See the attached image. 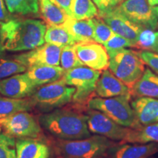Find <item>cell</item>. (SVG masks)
I'll return each mask as SVG.
<instances>
[{
  "label": "cell",
  "mask_w": 158,
  "mask_h": 158,
  "mask_svg": "<svg viewBox=\"0 0 158 158\" xmlns=\"http://www.w3.org/2000/svg\"><path fill=\"white\" fill-rule=\"evenodd\" d=\"M103 45L107 51L126 48H135V45L131 41L115 33Z\"/></svg>",
  "instance_id": "cell-33"
},
{
  "label": "cell",
  "mask_w": 158,
  "mask_h": 158,
  "mask_svg": "<svg viewBox=\"0 0 158 158\" xmlns=\"http://www.w3.org/2000/svg\"><path fill=\"white\" fill-rule=\"evenodd\" d=\"M27 68L21 63L13 59H7L0 57V80L7 78L14 75L23 73Z\"/></svg>",
  "instance_id": "cell-30"
},
{
  "label": "cell",
  "mask_w": 158,
  "mask_h": 158,
  "mask_svg": "<svg viewBox=\"0 0 158 158\" xmlns=\"http://www.w3.org/2000/svg\"><path fill=\"white\" fill-rule=\"evenodd\" d=\"M107 52L109 56V70L131 88L145 70V64L138 52L128 48L108 51Z\"/></svg>",
  "instance_id": "cell-5"
},
{
  "label": "cell",
  "mask_w": 158,
  "mask_h": 158,
  "mask_svg": "<svg viewBox=\"0 0 158 158\" xmlns=\"http://www.w3.org/2000/svg\"><path fill=\"white\" fill-rule=\"evenodd\" d=\"M76 89L65 84L62 78L37 88L31 101L40 111L48 113L62 108L73 100Z\"/></svg>",
  "instance_id": "cell-6"
},
{
  "label": "cell",
  "mask_w": 158,
  "mask_h": 158,
  "mask_svg": "<svg viewBox=\"0 0 158 158\" xmlns=\"http://www.w3.org/2000/svg\"><path fill=\"white\" fill-rule=\"evenodd\" d=\"M156 40V31L152 29H143L140 33L136 43V48L142 50L151 51Z\"/></svg>",
  "instance_id": "cell-32"
},
{
  "label": "cell",
  "mask_w": 158,
  "mask_h": 158,
  "mask_svg": "<svg viewBox=\"0 0 158 158\" xmlns=\"http://www.w3.org/2000/svg\"><path fill=\"white\" fill-rule=\"evenodd\" d=\"M52 2H54L55 5L59 6L64 10L68 16H70V5L72 0H51Z\"/></svg>",
  "instance_id": "cell-36"
},
{
  "label": "cell",
  "mask_w": 158,
  "mask_h": 158,
  "mask_svg": "<svg viewBox=\"0 0 158 158\" xmlns=\"http://www.w3.org/2000/svg\"><path fill=\"white\" fill-rule=\"evenodd\" d=\"M98 16L109 26L115 34L129 40L135 45L136 48L138 36L143 28L132 22L119 13L115 7Z\"/></svg>",
  "instance_id": "cell-13"
},
{
  "label": "cell",
  "mask_w": 158,
  "mask_h": 158,
  "mask_svg": "<svg viewBox=\"0 0 158 158\" xmlns=\"http://www.w3.org/2000/svg\"><path fill=\"white\" fill-rule=\"evenodd\" d=\"M99 11L92 0H72L70 16L76 20L91 19L98 16Z\"/></svg>",
  "instance_id": "cell-25"
},
{
  "label": "cell",
  "mask_w": 158,
  "mask_h": 158,
  "mask_svg": "<svg viewBox=\"0 0 158 158\" xmlns=\"http://www.w3.org/2000/svg\"><path fill=\"white\" fill-rule=\"evenodd\" d=\"M0 158H16L15 138L6 133H0Z\"/></svg>",
  "instance_id": "cell-31"
},
{
  "label": "cell",
  "mask_w": 158,
  "mask_h": 158,
  "mask_svg": "<svg viewBox=\"0 0 158 158\" xmlns=\"http://www.w3.org/2000/svg\"><path fill=\"white\" fill-rule=\"evenodd\" d=\"M33 106L30 99L0 98V119L21 111H29Z\"/></svg>",
  "instance_id": "cell-24"
},
{
  "label": "cell",
  "mask_w": 158,
  "mask_h": 158,
  "mask_svg": "<svg viewBox=\"0 0 158 158\" xmlns=\"http://www.w3.org/2000/svg\"><path fill=\"white\" fill-rule=\"evenodd\" d=\"M45 42L60 47L76 44L73 37L62 25H48L45 34Z\"/></svg>",
  "instance_id": "cell-23"
},
{
  "label": "cell",
  "mask_w": 158,
  "mask_h": 158,
  "mask_svg": "<svg viewBox=\"0 0 158 158\" xmlns=\"http://www.w3.org/2000/svg\"><path fill=\"white\" fill-rule=\"evenodd\" d=\"M115 7L142 28L158 29V6L150 5L148 0H126Z\"/></svg>",
  "instance_id": "cell-8"
},
{
  "label": "cell",
  "mask_w": 158,
  "mask_h": 158,
  "mask_svg": "<svg viewBox=\"0 0 158 158\" xmlns=\"http://www.w3.org/2000/svg\"><path fill=\"white\" fill-rule=\"evenodd\" d=\"M62 26L73 37L76 43L94 40V25L92 19L76 20L68 17Z\"/></svg>",
  "instance_id": "cell-21"
},
{
  "label": "cell",
  "mask_w": 158,
  "mask_h": 158,
  "mask_svg": "<svg viewBox=\"0 0 158 158\" xmlns=\"http://www.w3.org/2000/svg\"><path fill=\"white\" fill-rule=\"evenodd\" d=\"M7 9L3 0H0V21L6 22L10 20L9 13Z\"/></svg>",
  "instance_id": "cell-37"
},
{
  "label": "cell",
  "mask_w": 158,
  "mask_h": 158,
  "mask_svg": "<svg viewBox=\"0 0 158 158\" xmlns=\"http://www.w3.org/2000/svg\"><path fill=\"white\" fill-rule=\"evenodd\" d=\"M47 26L37 19H10L3 22L4 48L12 52L30 51L45 43Z\"/></svg>",
  "instance_id": "cell-1"
},
{
  "label": "cell",
  "mask_w": 158,
  "mask_h": 158,
  "mask_svg": "<svg viewBox=\"0 0 158 158\" xmlns=\"http://www.w3.org/2000/svg\"><path fill=\"white\" fill-rule=\"evenodd\" d=\"M132 95L158 99V75L147 68L141 78L130 88Z\"/></svg>",
  "instance_id": "cell-20"
},
{
  "label": "cell",
  "mask_w": 158,
  "mask_h": 158,
  "mask_svg": "<svg viewBox=\"0 0 158 158\" xmlns=\"http://www.w3.org/2000/svg\"><path fill=\"white\" fill-rule=\"evenodd\" d=\"M94 92L99 98H114L127 94L132 95L129 86L107 69L101 73L97 82Z\"/></svg>",
  "instance_id": "cell-16"
},
{
  "label": "cell",
  "mask_w": 158,
  "mask_h": 158,
  "mask_svg": "<svg viewBox=\"0 0 158 158\" xmlns=\"http://www.w3.org/2000/svg\"><path fill=\"white\" fill-rule=\"evenodd\" d=\"M41 127L60 140H79L89 138L91 133L87 116L69 108H57L38 117Z\"/></svg>",
  "instance_id": "cell-2"
},
{
  "label": "cell",
  "mask_w": 158,
  "mask_h": 158,
  "mask_svg": "<svg viewBox=\"0 0 158 158\" xmlns=\"http://www.w3.org/2000/svg\"><path fill=\"white\" fill-rule=\"evenodd\" d=\"M144 64L149 66L150 69L158 75V54L148 50H142L138 52Z\"/></svg>",
  "instance_id": "cell-34"
},
{
  "label": "cell",
  "mask_w": 158,
  "mask_h": 158,
  "mask_svg": "<svg viewBox=\"0 0 158 158\" xmlns=\"http://www.w3.org/2000/svg\"><path fill=\"white\" fill-rule=\"evenodd\" d=\"M101 75V71L95 70L88 67H77L64 73L62 77L65 84L76 89L73 100L82 103L95 91L97 82Z\"/></svg>",
  "instance_id": "cell-7"
},
{
  "label": "cell",
  "mask_w": 158,
  "mask_h": 158,
  "mask_svg": "<svg viewBox=\"0 0 158 158\" xmlns=\"http://www.w3.org/2000/svg\"><path fill=\"white\" fill-rule=\"evenodd\" d=\"M158 143V122L143 126L139 129H132L126 143Z\"/></svg>",
  "instance_id": "cell-26"
},
{
  "label": "cell",
  "mask_w": 158,
  "mask_h": 158,
  "mask_svg": "<svg viewBox=\"0 0 158 158\" xmlns=\"http://www.w3.org/2000/svg\"><path fill=\"white\" fill-rule=\"evenodd\" d=\"M158 152V143H115L108 150L107 158H149Z\"/></svg>",
  "instance_id": "cell-15"
},
{
  "label": "cell",
  "mask_w": 158,
  "mask_h": 158,
  "mask_svg": "<svg viewBox=\"0 0 158 158\" xmlns=\"http://www.w3.org/2000/svg\"><path fill=\"white\" fill-rule=\"evenodd\" d=\"M36 90L26 73L0 80V94L6 98L23 99L31 97Z\"/></svg>",
  "instance_id": "cell-14"
},
{
  "label": "cell",
  "mask_w": 158,
  "mask_h": 158,
  "mask_svg": "<svg viewBox=\"0 0 158 158\" xmlns=\"http://www.w3.org/2000/svg\"><path fill=\"white\" fill-rule=\"evenodd\" d=\"M92 20L94 25V41L104 45L113 36L114 32L100 17H94Z\"/></svg>",
  "instance_id": "cell-29"
},
{
  "label": "cell",
  "mask_w": 158,
  "mask_h": 158,
  "mask_svg": "<svg viewBox=\"0 0 158 158\" xmlns=\"http://www.w3.org/2000/svg\"><path fill=\"white\" fill-rule=\"evenodd\" d=\"M116 143L105 136L95 135L79 140H60L56 150L62 158H103Z\"/></svg>",
  "instance_id": "cell-3"
},
{
  "label": "cell",
  "mask_w": 158,
  "mask_h": 158,
  "mask_svg": "<svg viewBox=\"0 0 158 158\" xmlns=\"http://www.w3.org/2000/svg\"><path fill=\"white\" fill-rule=\"evenodd\" d=\"M62 48V47L46 43L28 52L15 55L13 59L27 68L37 65L59 66Z\"/></svg>",
  "instance_id": "cell-11"
},
{
  "label": "cell",
  "mask_w": 158,
  "mask_h": 158,
  "mask_svg": "<svg viewBox=\"0 0 158 158\" xmlns=\"http://www.w3.org/2000/svg\"><path fill=\"white\" fill-rule=\"evenodd\" d=\"M94 5L98 7L99 15L106 13L108 10L113 8V1L112 0H92Z\"/></svg>",
  "instance_id": "cell-35"
},
{
  "label": "cell",
  "mask_w": 158,
  "mask_h": 158,
  "mask_svg": "<svg viewBox=\"0 0 158 158\" xmlns=\"http://www.w3.org/2000/svg\"><path fill=\"white\" fill-rule=\"evenodd\" d=\"M131 94L114 98H91L88 101V108L98 110L123 127L139 129L141 127L135 118V113L130 103Z\"/></svg>",
  "instance_id": "cell-4"
},
{
  "label": "cell",
  "mask_w": 158,
  "mask_h": 158,
  "mask_svg": "<svg viewBox=\"0 0 158 158\" xmlns=\"http://www.w3.org/2000/svg\"><path fill=\"white\" fill-rule=\"evenodd\" d=\"M151 51H153V52L157 53L158 54V30L156 31V40L155 44H154L152 48L151 49Z\"/></svg>",
  "instance_id": "cell-39"
},
{
  "label": "cell",
  "mask_w": 158,
  "mask_h": 158,
  "mask_svg": "<svg viewBox=\"0 0 158 158\" xmlns=\"http://www.w3.org/2000/svg\"><path fill=\"white\" fill-rule=\"evenodd\" d=\"M41 15L48 25H62L69 17L63 10L51 0H39Z\"/></svg>",
  "instance_id": "cell-22"
},
{
  "label": "cell",
  "mask_w": 158,
  "mask_h": 158,
  "mask_svg": "<svg viewBox=\"0 0 158 158\" xmlns=\"http://www.w3.org/2000/svg\"><path fill=\"white\" fill-rule=\"evenodd\" d=\"M0 126L5 133L15 137L37 138L41 134L38 119L27 111H21L0 119Z\"/></svg>",
  "instance_id": "cell-10"
},
{
  "label": "cell",
  "mask_w": 158,
  "mask_h": 158,
  "mask_svg": "<svg viewBox=\"0 0 158 158\" xmlns=\"http://www.w3.org/2000/svg\"><path fill=\"white\" fill-rule=\"evenodd\" d=\"M148 2L152 6H158V0H148Z\"/></svg>",
  "instance_id": "cell-41"
},
{
  "label": "cell",
  "mask_w": 158,
  "mask_h": 158,
  "mask_svg": "<svg viewBox=\"0 0 158 158\" xmlns=\"http://www.w3.org/2000/svg\"><path fill=\"white\" fill-rule=\"evenodd\" d=\"M2 21H0V57L2 56L5 48H4V43H3V35H2Z\"/></svg>",
  "instance_id": "cell-38"
},
{
  "label": "cell",
  "mask_w": 158,
  "mask_h": 158,
  "mask_svg": "<svg viewBox=\"0 0 158 158\" xmlns=\"http://www.w3.org/2000/svg\"><path fill=\"white\" fill-rule=\"evenodd\" d=\"M75 45H68V46L62 47V48L60 56V65L65 72L73 68L84 65L77 55Z\"/></svg>",
  "instance_id": "cell-28"
},
{
  "label": "cell",
  "mask_w": 158,
  "mask_h": 158,
  "mask_svg": "<svg viewBox=\"0 0 158 158\" xmlns=\"http://www.w3.org/2000/svg\"><path fill=\"white\" fill-rule=\"evenodd\" d=\"M88 127L90 133L105 136L112 141L126 143L132 128L119 125L114 120L98 110L90 109L86 111Z\"/></svg>",
  "instance_id": "cell-9"
},
{
  "label": "cell",
  "mask_w": 158,
  "mask_h": 158,
  "mask_svg": "<svg viewBox=\"0 0 158 158\" xmlns=\"http://www.w3.org/2000/svg\"><path fill=\"white\" fill-rule=\"evenodd\" d=\"M130 104L141 127L158 122V99L138 97Z\"/></svg>",
  "instance_id": "cell-17"
},
{
  "label": "cell",
  "mask_w": 158,
  "mask_h": 158,
  "mask_svg": "<svg viewBox=\"0 0 158 158\" xmlns=\"http://www.w3.org/2000/svg\"><path fill=\"white\" fill-rule=\"evenodd\" d=\"M9 13L21 15H37L39 0H5Z\"/></svg>",
  "instance_id": "cell-27"
},
{
  "label": "cell",
  "mask_w": 158,
  "mask_h": 158,
  "mask_svg": "<svg viewBox=\"0 0 158 158\" xmlns=\"http://www.w3.org/2000/svg\"><path fill=\"white\" fill-rule=\"evenodd\" d=\"M113 1V6L114 7H116V6L119 5L120 3L126 1V0H112Z\"/></svg>",
  "instance_id": "cell-40"
},
{
  "label": "cell",
  "mask_w": 158,
  "mask_h": 158,
  "mask_svg": "<svg viewBox=\"0 0 158 158\" xmlns=\"http://www.w3.org/2000/svg\"><path fill=\"white\" fill-rule=\"evenodd\" d=\"M75 46L79 59L85 66L99 71L108 68L109 56L103 45L91 40L77 43Z\"/></svg>",
  "instance_id": "cell-12"
},
{
  "label": "cell",
  "mask_w": 158,
  "mask_h": 158,
  "mask_svg": "<svg viewBox=\"0 0 158 158\" xmlns=\"http://www.w3.org/2000/svg\"><path fill=\"white\" fill-rule=\"evenodd\" d=\"M16 158H49L50 147L36 138H21L15 140Z\"/></svg>",
  "instance_id": "cell-18"
},
{
  "label": "cell",
  "mask_w": 158,
  "mask_h": 158,
  "mask_svg": "<svg viewBox=\"0 0 158 158\" xmlns=\"http://www.w3.org/2000/svg\"><path fill=\"white\" fill-rule=\"evenodd\" d=\"M25 73L31 82L37 89L62 78L65 71L60 66L37 65L27 68Z\"/></svg>",
  "instance_id": "cell-19"
}]
</instances>
